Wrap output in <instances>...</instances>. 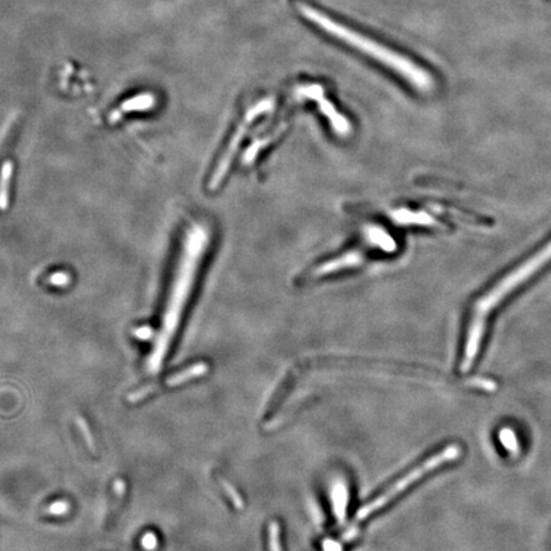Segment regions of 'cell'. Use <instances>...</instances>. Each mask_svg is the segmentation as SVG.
Returning a JSON list of instances; mask_svg holds the SVG:
<instances>
[{
  "instance_id": "6da1fadb",
  "label": "cell",
  "mask_w": 551,
  "mask_h": 551,
  "mask_svg": "<svg viewBox=\"0 0 551 551\" xmlns=\"http://www.w3.org/2000/svg\"><path fill=\"white\" fill-rule=\"evenodd\" d=\"M210 239V228L200 222L193 223L185 234L177 273L172 279V286L162 318L161 330L154 339V350L148 358V370L151 373H157L160 370L172 337L177 333Z\"/></svg>"
},
{
  "instance_id": "7a4b0ae2",
  "label": "cell",
  "mask_w": 551,
  "mask_h": 551,
  "mask_svg": "<svg viewBox=\"0 0 551 551\" xmlns=\"http://www.w3.org/2000/svg\"><path fill=\"white\" fill-rule=\"evenodd\" d=\"M550 262L551 239L548 243L544 244L543 248L536 250L532 256L526 258L522 263L515 265L513 270H510L501 279H498L475 302L471 311L470 322H469L464 350H463L462 362H461V370L463 373L470 370L478 356L480 346L485 335L486 323L489 316L498 308L499 304L507 299L508 295L515 293L518 287L532 279Z\"/></svg>"
},
{
  "instance_id": "3957f363",
  "label": "cell",
  "mask_w": 551,
  "mask_h": 551,
  "mask_svg": "<svg viewBox=\"0 0 551 551\" xmlns=\"http://www.w3.org/2000/svg\"><path fill=\"white\" fill-rule=\"evenodd\" d=\"M299 10L309 21L316 23L322 30L325 31L332 36L337 37L346 44L351 45L355 49H359L364 54L378 60L385 66L395 71L402 78L409 82L412 87L419 89L421 92H430L433 91L435 82L433 75L427 73V71L421 66H416L411 60L402 57L401 54L390 50L388 47L383 46L373 41L369 37L362 36L360 34L346 27L341 23H337L330 18L328 15L321 13L314 8L309 7L307 4H300Z\"/></svg>"
},
{
  "instance_id": "277c9868",
  "label": "cell",
  "mask_w": 551,
  "mask_h": 551,
  "mask_svg": "<svg viewBox=\"0 0 551 551\" xmlns=\"http://www.w3.org/2000/svg\"><path fill=\"white\" fill-rule=\"evenodd\" d=\"M461 455H462V448L458 444H449L447 447L441 449V452H436V453H434L433 456L427 457V460H424L420 464L415 466L409 472H406L404 476L398 478L396 483L388 486L384 492L376 495L374 499L370 500L365 506H362L356 513L355 522L358 523V522L367 521V518L381 512L383 508L387 507L397 497L402 495L409 487L419 483L421 478H425L427 475L432 473L433 471L439 469L441 466L456 461L457 458L461 457Z\"/></svg>"
},
{
  "instance_id": "5b68a950",
  "label": "cell",
  "mask_w": 551,
  "mask_h": 551,
  "mask_svg": "<svg viewBox=\"0 0 551 551\" xmlns=\"http://www.w3.org/2000/svg\"><path fill=\"white\" fill-rule=\"evenodd\" d=\"M272 109V98H265V100L259 101L257 105L251 106L249 110L247 111L243 122L236 128L235 133L233 134L231 140L228 142V147H226L225 152L222 154V157L217 162V166L214 170V174H212V177L210 179V183H208V189L210 191H216L220 186L221 183L223 182V179L228 175V170H230L231 163L234 161L236 152L239 151V148L242 146V142H243L247 133L249 131L251 123L256 119L259 118L260 115H263L265 112H270Z\"/></svg>"
},
{
  "instance_id": "8992f818",
  "label": "cell",
  "mask_w": 551,
  "mask_h": 551,
  "mask_svg": "<svg viewBox=\"0 0 551 551\" xmlns=\"http://www.w3.org/2000/svg\"><path fill=\"white\" fill-rule=\"evenodd\" d=\"M297 94L304 96V97L311 98V100H316L319 105V109L323 112V115L328 118L332 129L336 132L338 137L346 138L351 134L353 126L350 124V122L345 117H342L341 114H338V111L335 109V106L328 100H324L323 89L319 85L300 87Z\"/></svg>"
},
{
  "instance_id": "52a82bcc",
  "label": "cell",
  "mask_w": 551,
  "mask_h": 551,
  "mask_svg": "<svg viewBox=\"0 0 551 551\" xmlns=\"http://www.w3.org/2000/svg\"><path fill=\"white\" fill-rule=\"evenodd\" d=\"M364 260H365L364 251L358 249L350 250L339 257L333 258L331 260L318 265L313 272V276L314 277H324V276H330V274L341 272L345 270L356 268V267L362 265Z\"/></svg>"
},
{
  "instance_id": "ba28073f",
  "label": "cell",
  "mask_w": 551,
  "mask_h": 551,
  "mask_svg": "<svg viewBox=\"0 0 551 551\" xmlns=\"http://www.w3.org/2000/svg\"><path fill=\"white\" fill-rule=\"evenodd\" d=\"M330 498L333 515L336 517L338 524H342L345 522L346 512L348 507V486L345 478H336L332 481Z\"/></svg>"
},
{
  "instance_id": "9c48e42d",
  "label": "cell",
  "mask_w": 551,
  "mask_h": 551,
  "mask_svg": "<svg viewBox=\"0 0 551 551\" xmlns=\"http://www.w3.org/2000/svg\"><path fill=\"white\" fill-rule=\"evenodd\" d=\"M364 234H365V237L369 243L373 244L374 247L382 249L383 251L392 253L397 249V245H396V242L393 240V237L388 233H385L382 228L367 226L364 228Z\"/></svg>"
},
{
  "instance_id": "30bf717a",
  "label": "cell",
  "mask_w": 551,
  "mask_h": 551,
  "mask_svg": "<svg viewBox=\"0 0 551 551\" xmlns=\"http://www.w3.org/2000/svg\"><path fill=\"white\" fill-rule=\"evenodd\" d=\"M154 105V97L151 94H143V95L135 96L129 100H126L125 103H122L120 109L115 111L111 115V122L118 120L122 114L125 112H132V111H145L151 109Z\"/></svg>"
},
{
  "instance_id": "8fae6325",
  "label": "cell",
  "mask_w": 551,
  "mask_h": 551,
  "mask_svg": "<svg viewBox=\"0 0 551 551\" xmlns=\"http://www.w3.org/2000/svg\"><path fill=\"white\" fill-rule=\"evenodd\" d=\"M207 373H208V365L206 362H197V364L179 372L177 374L169 376L165 384L168 387H177V385H182L184 383L189 382V381H193L202 375L207 374Z\"/></svg>"
},
{
  "instance_id": "7c38bea8",
  "label": "cell",
  "mask_w": 551,
  "mask_h": 551,
  "mask_svg": "<svg viewBox=\"0 0 551 551\" xmlns=\"http://www.w3.org/2000/svg\"><path fill=\"white\" fill-rule=\"evenodd\" d=\"M393 219L401 225H421V226H434V228L441 226V223L430 214H416L406 210L395 212Z\"/></svg>"
},
{
  "instance_id": "4fadbf2b",
  "label": "cell",
  "mask_w": 551,
  "mask_h": 551,
  "mask_svg": "<svg viewBox=\"0 0 551 551\" xmlns=\"http://www.w3.org/2000/svg\"><path fill=\"white\" fill-rule=\"evenodd\" d=\"M13 177V163L7 161L0 171V210H6L9 199V185Z\"/></svg>"
},
{
  "instance_id": "5bb4252c",
  "label": "cell",
  "mask_w": 551,
  "mask_h": 551,
  "mask_svg": "<svg viewBox=\"0 0 551 551\" xmlns=\"http://www.w3.org/2000/svg\"><path fill=\"white\" fill-rule=\"evenodd\" d=\"M268 549L270 551H282L281 529L277 522H271L268 526Z\"/></svg>"
},
{
  "instance_id": "9a60e30c",
  "label": "cell",
  "mask_w": 551,
  "mask_h": 551,
  "mask_svg": "<svg viewBox=\"0 0 551 551\" xmlns=\"http://www.w3.org/2000/svg\"><path fill=\"white\" fill-rule=\"evenodd\" d=\"M500 439H501L503 446H504L509 452H512L513 455H515V453L518 452V443H517V439H515V434L512 433V432H509L508 429L503 430V432L500 433Z\"/></svg>"
},
{
  "instance_id": "2e32d148",
  "label": "cell",
  "mask_w": 551,
  "mask_h": 551,
  "mask_svg": "<svg viewBox=\"0 0 551 551\" xmlns=\"http://www.w3.org/2000/svg\"><path fill=\"white\" fill-rule=\"evenodd\" d=\"M77 425L80 427V432H81L82 435L85 436V441L89 444V448L95 449L94 436H92V434L89 432V425H87V423L85 421V419H82V418H77Z\"/></svg>"
},
{
  "instance_id": "e0dca14e",
  "label": "cell",
  "mask_w": 551,
  "mask_h": 551,
  "mask_svg": "<svg viewBox=\"0 0 551 551\" xmlns=\"http://www.w3.org/2000/svg\"><path fill=\"white\" fill-rule=\"evenodd\" d=\"M68 510H69V504H68L66 501H64V500H59V501L52 503V506L47 508L46 512H47L49 515H66Z\"/></svg>"
},
{
  "instance_id": "ac0fdd59",
  "label": "cell",
  "mask_w": 551,
  "mask_h": 551,
  "mask_svg": "<svg viewBox=\"0 0 551 551\" xmlns=\"http://www.w3.org/2000/svg\"><path fill=\"white\" fill-rule=\"evenodd\" d=\"M142 546L146 550L151 551L156 549L157 546V537L152 532H147L145 536L142 537Z\"/></svg>"
},
{
  "instance_id": "d6986e66",
  "label": "cell",
  "mask_w": 551,
  "mask_h": 551,
  "mask_svg": "<svg viewBox=\"0 0 551 551\" xmlns=\"http://www.w3.org/2000/svg\"><path fill=\"white\" fill-rule=\"evenodd\" d=\"M222 486L228 494V497L233 500V503L235 504L236 507L242 508V498L237 495V492L234 490V487L228 484L226 481H222Z\"/></svg>"
},
{
  "instance_id": "ffe728a7",
  "label": "cell",
  "mask_w": 551,
  "mask_h": 551,
  "mask_svg": "<svg viewBox=\"0 0 551 551\" xmlns=\"http://www.w3.org/2000/svg\"><path fill=\"white\" fill-rule=\"evenodd\" d=\"M50 281L57 286H66V284L69 282V276L66 273H55V274H52Z\"/></svg>"
},
{
  "instance_id": "44dd1931",
  "label": "cell",
  "mask_w": 551,
  "mask_h": 551,
  "mask_svg": "<svg viewBox=\"0 0 551 551\" xmlns=\"http://www.w3.org/2000/svg\"><path fill=\"white\" fill-rule=\"evenodd\" d=\"M152 330L151 328H148V327H143V328H140V330H137L135 331V335H137V337L142 338V339H147V338L151 337L152 336Z\"/></svg>"
},
{
  "instance_id": "7402d4cb",
  "label": "cell",
  "mask_w": 551,
  "mask_h": 551,
  "mask_svg": "<svg viewBox=\"0 0 551 551\" xmlns=\"http://www.w3.org/2000/svg\"><path fill=\"white\" fill-rule=\"evenodd\" d=\"M114 487H115V490L118 492L119 495H123L125 492V484L122 481V480H117L115 481V484H114Z\"/></svg>"
},
{
  "instance_id": "603a6c76",
  "label": "cell",
  "mask_w": 551,
  "mask_h": 551,
  "mask_svg": "<svg viewBox=\"0 0 551 551\" xmlns=\"http://www.w3.org/2000/svg\"><path fill=\"white\" fill-rule=\"evenodd\" d=\"M325 551H341V549L338 548L337 544H333L331 541H328V543H325Z\"/></svg>"
}]
</instances>
